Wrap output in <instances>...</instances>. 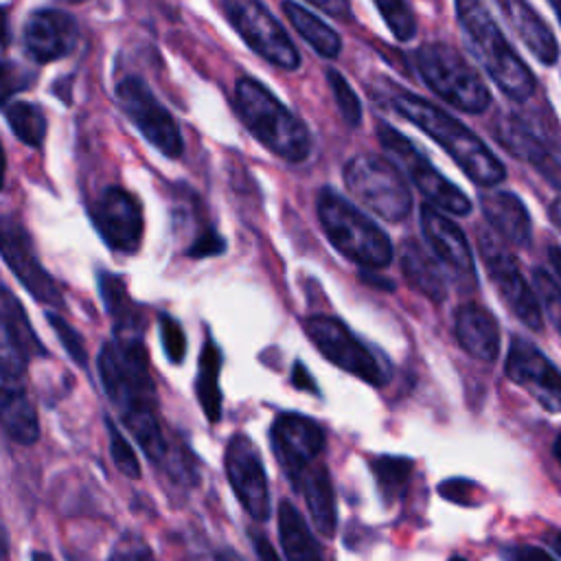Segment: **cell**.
Wrapping results in <instances>:
<instances>
[{"instance_id": "cell-51", "label": "cell", "mask_w": 561, "mask_h": 561, "mask_svg": "<svg viewBox=\"0 0 561 561\" xmlns=\"http://www.w3.org/2000/svg\"><path fill=\"white\" fill-rule=\"evenodd\" d=\"M550 219H552V224L561 230V195L552 202V206H550Z\"/></svg>"}, {"instance_id": "cell-48", "label": "cell", "mask_w": 561, "mask_h": 561, "mask_svg": "<svg viewBox=\"0 0 561 561\" xmlns=\"http://www.w3.org/2000/svg\"><path fill=\"white\" fill-rule=\"evenodd\" d=\"M362 280L368 283V285H373V287H377V289H383V291H392V289H394L392 280L381 278V276H377L375 272H362Z\"/></svg>"}, {"instance_id": "cell-9", "label": "cell", "mask_w": 561, "mask_h": 561, "mask_svg": "<svg viewBox=\"0 0 561 561\" xmlns=\"http://www.w3.org/2000/svg\"><path fill=\"white\" fill-rule=\"evenodd\" d=\"M377 138L386 153L390 156V162L397 164V169L405 171V175L412 180V184L432 202V206L451 213V215H469L471 202L469 197L449 182L419 149L416 145L397 131L394 127L381 123L377 125Z\"/></svg>"}, {"instance_id": "cell-4", "label": "cell", "mask_w": 561, "mask_h": 561, "mask_svg": "<svg viewBox=\"0 0 561 561\" xmlns=\"http://www.w3.org/2000/svg\"><path fill=\"white\" fill-rule=\"evenodd\" d=\"M237 112L250 134L287 162H302L311 153V134L263 83L241 77L234 85Z\"/></svg>"}, {"instance_id": "cell-25", "label": "cell", "mask_w": 561, "mask_h": 561, "mask_svg": "<svg viewBox=\"0 0 561 561\" xmlns=\"http://www.w3.org/2000/svg\"><path fill=\"white\" fill-rule=\"evenodd\" d=\"M99 291L103 305L114 322V337L125 342H140L142 340V316L138 305L125 289V283L110 272L99 274Z\"/></svg>"}, {"instance_id": "cell-53", "label": "cell", "mask_w": 561, "mask_h": 561, "mask_svg": "<svg viewBox=\"0 0 561 561\" xmlns=\"http://www.w3.org/2000/svg\"><path fill=\"white\" fill-rule=\"evenodd\" d=\"M548 541H550V546H552V550L561 557V533H557V535H550L548 537Z\"/></svg>"}, {"instance_id": "cell-37", "label": "cell", "mask_w": 561, "mask_h": 561, "mask_svg": "<svg viewBox=\"0 0 561 561\" xmlns=\"http://www.w3.org/2000/svg\"><path fill=\"white\" fill-rule=\"evenodd\" d=\"M533 283H535V294L539 296V300L543 302L552 324L557 327V331L561 333V285L557 283V278L552 274H548L543 267H537L533 272Z\"/></svg>"}, {"instance_id": "cell-50", "label": "cell", "mask_w": 561, "mask_h": 561, "mask_svg": "<svg viewBox=\"0 0 561 561\" xmlns=\"http://www.w3.org/2000/svg\"><path fill=\"white\" fill-rule=\"evenodd\" d=\"M9 42V28H7V11L0 9V48H4Z\"/></svg>"}, {"instance_id": "cell-39", "label": "cell", "mask_w": 561, "mask_h": 561, "mask_svg": "<svg viewBox=\"0 0 561 561\" xmlns=\"http://www.w3.org/2000/svg\"><path fill=\"white\" fill-rule=\"evenodd\" d=\"M46 318H48L53 331L57 333L61 346H64L66 353L70 355V359H75V364H79V366H85L88 353H85V344H83L81 335L77 333V329L70 327V324H68L61 316H57V313H48Z\"/></svg>"}, {"instance_id": "cell-18", "label": "cell", "mask_w": 561, "mask_h": 561, "mask_svg": "<svg viewBox=\"0 0 561 561\" xmlns=\"http://www.w3.org/2000/svg\"><path fill=\"white\" fill-rule=\"evenodd\" d=\"M274 456L283 473L294 482L324 449V430L311 416L298 412L278 414L270 430Z\"/></svg>"}, {"instance_id": "cell-11", "label": "cell", "mask_w": 561, "mask_h": 561, "mask_svg": "<svg viewBox=\"0 0 561 561\" xmlns=\"http://www.w3.org/2000/svg\"><path fill=\"white\" fill-rule=\"evenodd\" d=\"M305 333L309 335L313 346L337 368L351 373L353 377H359L370 386L386 383V375L377 357L353 335V331L340 318L324 313L309 316L305 320Z\"/></svg>"}, {"instance_id": "cell-58", "label": "cell", "mask_w": 561, "mask_h": 561, "mask_svg": "<svg viewBox=\"0 0 561 561\" xmlns=\"http://www.w3.org/2000/svg\"><path fill=\"white\" fill-rule=\"evenodd\" d=\"M548 2L552 4L554 13H557V18H559V24H561V0H548Z\"/></svg>"}, {"instance_id": "cell-31", "label": "cell", "mask_w": 561, "mask_h": 561, "mask_svg": "<svg viewBox=\"0 0 561 561\" xmlns=\"http://www.w3.org/2000/svg\"><path fill=\"white\" fill-rule=\"evenodd\" d=\"M414 462L405 456H377L370 460V471L377 484V491L386 504L403 497Z\"/></svg>"}, {"instance_id": "cell-32", "label": "cell", "mask_w": 561, "mask_h": 561, "mask_svg": "<svg viewBox=\"0 0 561 561\" xmlns=\"http://www.w3.org/2000/svg\"><path fill=\"white\" fill-rule=\"evenodd\" d=\"M0 322L18 337V342L24 346V351L28 353V357L33 359L35 355H46L44 344L39 342L37 333L33 331L24 307L20 305V300L0 285Z\"/></svg>"}, {"instance_id": "cell-43", "label": "cell", "mask_w": 561, "mask_h": 561, "mask_svg": "<svg viewBox=\"0 0 561 561\" xmlns=\"http://www.w3.org/2000/svg\"><path fill=\"white\" fill-rule=\"evenodd\" d=\"M226 248L224 239L215 230H204L188 248V256L193 259H204V256H215L221 254Z\"/></svg>"}, {"instance_id": "cell-29", "label": "cell", "mask_w": 561, "mask_h": 561, "mask_svg": "<svg viewBox=\"0 0 561 561\" xmlns=\"http://www.w3.org/2000/svg\"><path fill=\"white\" fill-rule=\"evenodd\" d=\"M283 13L287 15L289 24L296 28V33L322 57H337L340 48H342V39L340 35L327 24L322 22L318 15H313L311 11H307L305 7L296 4L294 0H285L283 2Z\"/></svg>"}, {"instance_id": "cell-30", "label": "cell", "mask_w": 561, "mask_h": 561, "mask_svg": "<svg viewBox=\"0 0 561 561\" xmlns=\"http://www.w3.org/2000/svg\"><path fill=\"white\" fill-rule=\"evenodd\" d=\"M219 370H221V351L217 348L213 337H206L204 348L199 353V362H197L195 392H197V401L210 423H217L221 419Z\"/></svg>"}, {"instance_id": "cell-1", "label": "cell", "mask_w": 561, "mask_h": 561, "mask_svg": "<svg viewBox=\"0 0 561 561\" xmlns=\"http://www.w3.org/2000/svg\"><path fill=\"white\" fill-rule=\"evenodd\" d=\"M103 388L123 425L153 462H167L169 445L158 421L156 383L149 373L147 351L140 342L110 340L96 357Z\"/></svg>"}, {"instance_id": "cell-28", "label": "cell", "mask_w": 561, "mask_h": 561, "mask_svg": "<svg viewBox=\"0 0 561 561\" xmlns=\"http://www.w3.org/2000/svg\"><path fill=\"white\" fill-rule=\"evenodd\" d=\"M500 142L522 160L530 162L552 186L561 191V164L548 153V149L522 125L511 123L502 134Z\"/></svg>"}, {"instance_id": "cell-54", "label": "cell", "mask_w": 561, "mask_h": 561, "mask_svg": "<svg viewBox=\"0 0 561 561\" xmlns=\"http://www.w3.org/2000/svg\"><path fill=\"white\" fill-rule=\"evenodd\" d=\"M552 454H554L557 462L561 465V432L557 434V438H554V443H552Z\"/></svg>"}, {"instance_id": "cell-13", "label": "cell", "mask_w": 561, "mask_h": 561, "mask_svg": "<svg viewBox=\"0 0 561 561\" xmlns=\"http://www.w3.org/2000/svg\"><path fill=\"white\" fill-rule=\"evenodd\" d=\"M0 256L24 289L46 307H61V289L46 272L24 224L13 215H0Z\"/></svg>"}, {"instance_id": "cell-15", "label": "cell", "mask_w": 561, "mask_h": 561, "mask_svg": "<svg viewBox=\"0 0 561 561\" xmlns=\"http://www.w3.org/2000/svg\"><path fill=\"white\" fill-rule=\"evenodd\" d=\"M224 467L232 493L237 495L243 511L256 519L265 522L272 513L270 486L263 467V458L256 445L245 434H234L224 454Z\"/></svg>"}, {"instance_id": "cell-34", "label": "cell", "mask_w": 561, "mask_h": 561, "mask_svg": "<svg viewBox=\"0 0 561 561\" xmlns=\"http://www.w3.org/2000/svg\"><path fill=\"white\" fill-rule=\"evenodd\" d=\"M377 11L381 13L386 26L390 28V33L401 39L408 42L414 37L416 33V20L412 9L408 7L405 0H373Z\"/></svg>"}, {"instance_id": "cell-22", "label": "cell", "mask_w": 561, "mask_h": 561, "mask_svg": "<svg viewBox=\"0 0 561 561\" xmlns=\"http://www.w3.org/2000/svg\"><path fill=\"white\" fill-rule=\"evenodd\" d=\"M500 9L504 22L524 42V46L543 64L552 66L557 61V39L548 24L537 15V11L526 0H493Z\"/></svg>"}, {"instance_id": "cell-46", "label": "cell", "mask_w": 561, "mask_h": 561, "mask_svg": "<svg viewBox=\"0 0 561 561\" xmlns=\"http://www.w3.org/2000/svg\"><path fill=\"white\" fill-rule=\"evenodd\" d=\"M291 383L300 390H309L313 394H318V386L311 377V373L300 364V362H294V368H291Z\"/></svg>"}, {"instance_id": "cell-38", "label": "cell", "mask_w": 561, "mask_h": 561, "mask_svg": "<svg viewBox=\"0 0 561 561\" xmlns=\"http://www.w3.org/2000/svg\"><path fill=\"white\" fill-rule=\"evenodd\" d=\"M158 331H160V342L164 348V355L169 357L171 364H180L186 355V335L175 318L169 313L158 316Z\"/></svg>"}, {"instance_id": "cell-45", "label": "cell", "mask_w": 561, "mask_h": 561, "mask_svg": "<svg viewBox=\"0 0 561 561\" xmlns=\"http://www.w3.org/2000/svg\"><path fill=\"white\" fill-rule=\"evenodd\" d=\"M307 2H311L313 7H318L320 11H324L331 18H337V20L351 18V2L348 0H307Z\"/></svg>"}, {"instance_id": "cell-7", "label": "cell", "mask_w": 561, "mask_h": 561, "mask_svg": "<svg viewBox=\"0 0 561 561\" xmlns=\"http://www.w3.org/2000/svg\"><path fill=\"white\" fill-rule=\"evenodd\" d=\"M28 359L18 337L0 322V427L22 445L39 438V421L26 386Z\"/></svg>"}, {"instance_id": "cell-20", "label": "cell", "mask_w": 561, "mask_h": 561, "mask_svg": "<svg viewBox=\"0 0 561 561\" xmlns=\"http://www.w3.org/2000/svg\"><path fill=\"white\" fill-rule=\"evenodd\" d=\"M421 230L430 250L438 256L440 263H445L460 276H476V263L467 237L451 219H447L445 213H440L436 206L423 204Z\"/></svg>"}, {"instance_id": "cell-49", "label": "cell", "mask_w": 561, "mask_h": 561, "mask_svg": "<svg viewBox=\"0 0 561 561\" xmlns=\"http://www.w3.org/2000/svg\"><path fill=\"white\" fill-rule=\"evenodd\" d=\"M548 259H550V265H552L557 278L561 280V248L559 245H550L548 248Z\"/></svg>"}, {"instance_id": "cell-17", "label": "cell", "mask_w": 561, "mask_h": 561, "mask_svg": "<svg viewBox=\"0 0 561 561\" xmlns=\"http://www.w3.org/2000/svg\"><path fill=\"white\" fill-rule=\"evenodd\" d=\"M92 224L103 241L123 254H134L142 243V208L140 202L123 186H107L92 204Z\"/></svg>"}, {"instance_id": "cell-33", "label": "cell", "mask_w": 561, "mask_h": 561, "mask_svg": "<svg viewBox=\"0 0 561 561\" xmlns=\"http://www.w3.org/2000/svg\"><path fill=\"white\" fill-rule=\"evenodd\" d=\"M7 123L11 131L28 147H39L46 136V116L39 105L15 101L4 107Z\"/></svg>"}, {"instance_id": "cell-12", "label": "cell", "mask_w": 561, "mask_h": 561, "mask_svg": "<svg viewBox=\"0 0 561 561\" xmlns=\"http://www.w3.org/2000/svg\"><path fill=\"white\" fill-rule=\"evenodd\" d=\"M116 101L136 129L167 158H180L184 151L178 121L171 112L151 94L147 83L136 77H127L116 88Z\"/></svg>"}, {"instance_id": "cell-10", "label": "cell", "mask_w": 561, "mask_h": 561, "mask_svg": "<svg viewBox=\"0 0 561 561\" xmlns=\"http://www.w3.org/2000/svg\"><path fill=\"white\" fill-rule=\"evenodd\" d=\"M224 9L234 31L259 57L283 70L300 66V55L287 31L261 0H224Z\"/></svg>"}, {"instance_id": "cell-44", "label": "cell", "mask_w": 561, "mask_h": 561, "mask_svg": "<svg viewBox=\"0 0 561 561\" xmlns=\"http://www.w3.org/2000/svg\"><path fill=\"white\" fill-rule=\"evenodd\" d=\"M504 559L506 561H554L546 550L537 546H511L504 548Z\"/></svg>"}, {"instance_id": "cell-55", "label": "cell", "mask_w": 561, "mask_h": 561, "mask_svg": "<svg viewBox=\"0 0 561 561\" xmlns=\"http://www.w3.org/2000/svg\"><path fill=\"white\" fill-rule=\"evenodd\" d=\"M4 171H7V158H4V149L0 145V188L4 184Z\"/></svg>"}, {"instance_id": "cell-8", "label": "cell", "mask_w": 561, "mask_h": 561, "mask_svg": "<svg viewBox=\"0 0 561 561\" xmlns=\"http://www.w3.org/2000/svg\"><path fill=\"white\" fill-rule=\"evenodd\" d=\"M344 184L362 206L386 221H401L410 215V186L388 158L373 153L351 158L344 164Z\"/></svg>"}, {"instance_id": "cell-19", "label": "cell", "mask_w": 561, "mask_h": 561, "mask_svg": "<svg viewBox=\"0 0 561 561\" xmlns=\"http://www.w3.org/2000/svg\"><path fill=\"white\" fill-rule=\"evenodd\" d=\"M79 37L75 18L59 9H37L24 24V48L31 59L48 64L66 57Z\"/></svg>"}, {"instance_id": "cell-35", "label": "cell", "mask_w": 561, "mask_h": 561, "mask_svg": "<svg viewBox=\"0 0 561 561\" xmlns=\"http://www.w3.org/2000/svg\"><path fill=\"white\" fill-rule=\"evenodd\" d=\"M105 425H107V438H110V454H112V460L116 465V469L131 478V480H138L140 478V462H138V456L136 451L131 449L129 440L123 436V430L107 416L105 419Z\"/></svg>"}, {"instance_id": "cell-60", "label": "cell", "mask_w": 561, "mask_h": 561, "mask_svg": "<svg viewBox=\"0 0 561 561\" xmlns=\"http://www.w3.org/2000/svg\"><path fill=\"white\" fill-rule=\"evenodd\" d=\"M64 2H85V0H64Z\"/></svg>"}, {"instance_id": "cell-41", "label": "cell", "mask_w": 561, "mask_h": 561, "mask_svg": "<svg viewBox=\"0 0 561 561\" xmlns=\"http://www.w3.org/2000/svg\"><path fill=\"white\" fill-rule=\"evenodd\" d=\"M28 83H31V75L0 55V105H7V101L15 92L24 90Z\"/></svg>"}, {"instance_id": "cell-21", "label": "cell", "mask_w": 561, "mask_h": 561, "mask_svg": "<svg viewBox=\"0 0 561 561\" xmlns=\"http://www.w3.org/2000/svg\"><path fill=\"white\" fill-rule=\"evenodd\" d=\"M456 340L462 351H467L473 359L493 364L500 355V327L493 313L480 305L467 302L456 311L454 324Z\"/></svg>"}, {"instance_id": "cell-26", "label": "cell", "mask_w": 561, "mask_h": 561, "mask_svg": "<svg viewBox=\"0 0 561 561\" xmlns=\"http://www.w3.org/2000/svg\"><path fill=\"white\" fill-rule=\"evenodd\" d=\"M399 263L405 280L427 300L440 305L447 296L445 278L436 265V261L421 248L419 241L405 239L399 248Z\"/></svg>"}, {"instance_id": "cell-27", "label": "cell", "mask_w": 561, "mask_h": 561, "mask_svg": "<svg viewBox=\"0 0 561 561\" xmlns=\"http://www.w3.org/2000/svg\"><path fill=\"white\" fill-rule=\"evenodd\" d=\"M278 539L287 561H324L316 537L289 500L278 504Z\"/></svg>"}, {"instance_id": "cell-23", "label": "cell", "mask_w": 561, "mask_h": 561, "mask_svg": "<svg viewBox=\"0 0 561 561\" xmlns=\"http://www.w3.org/2000/svg\"><path fill=\"white\" fill-rule=\"evenodd\" d=\"M291 484L302 495L316 530L324 537H333L337 528V508L329 469L324 465H309Z\"/></svg>"}, {"instance_id": "cell-36", "label": "cell", "mask_w": 561, "mask_h": 561, "mask_svg": "<svg viewBox=\"0 0 561 561\" xmlns=\"http://www.w3.org/2000/svg\"><path fill=\"white\" fill-rule=\"evenodd\" d=\"M327 81L331 85V92L335 96V103L340 107L342 118L351 125L357 127L362 123V103L357 99V94L353 92V88L348 85V81L333 68L327 70Z\"/></svg>"}, {"instance_id": "cell-6", "label": "cell", "mask_w": 561, "mask_h": 561, "mask_svg": "<svg viewBox=\"0 0 561 561\" xmlns=\"http://www.w3.org/2000/svg\"><path fill=\"white\" fill-rule=\"evenodd\" d=\"M414 64L421 79L445 103L467 114H480L491 105V92L480 72L449 44L430 42L416 48Z\"/></svg>"}, {"instance_id": "cell-2", "label": "cell", "mask_w": 561, "mask_h": 561, "mask_svg": "<svg viewBox=\"0 0 561 561\" xmlns=\"http://www.w3.org/2000/svg\"><path fill=\"white\" fill-rule=\"evenodd\" d=\"M392 110L434 138L451 160L480 186H495L506 178L504 164L495 153L458 118L416 94H394Z\"/></svg>"}, {"instance_id": "cell-59", "label": "cell", "mask_w": 561, "mask_h": 561, "mask_svg": "<svg viewBox=\"0 0 561 561\" xmlns=\"http://www.w3.org/2000/svg\"><path fill=\"white\" fill-rule=\"evenodd\" d=\"M449 561H467V559H462V557H451Z\"/></svg>"}, {"instance_id": "cell-3", "label": "cell", "mask_w": 561, "mask_h": 561, "mask_svg": "<svg viewBox=\"0 0 561 561\" xmlns=\"http://www.w3.org/2000/svg\"><path fill=\"white\" fill-rule=\"evenodd\" d=\"M458 26L467 48L493 79V83L513 101H526L535 92V77L526 61L504 37L482 0H456Z\"/></svg>"}, {"instance_id": "cell-47", "label": "cell", "mask_w": 561, "mask_h": 561, "mask_svg": "<svg viewBox=\"0 0 561 561\" xmlns=\"http://www.w3.org/2000/svg\"><path fill=\"white\" fill-rule=\"evenodd\" d=\"M252 546H254V552H256L259 561H280L278 552L272 548V543L261 533L252 535Z\"/></svg>"}, {"instance_id": "cell-16", "label": "cell", "mask_w": 561, "mask_h": 561, "mask_svg": "<svg viewBox=\"0 0 561 561\" xmlns=\"http://www.w3.org/2000/svg\"><path fill=\"white\" fill-rule=\"evenodd\" d=\"M506 377L524 388L543 410L561 412V370L526 337H513L504 362Z\"/></svg>"}, {"instance_id": "cell-40", "label": "cell", "mask_w": 561, "mask_h": 561, "mask_svg": "<svg viewBox=\"0 0 561 561\" xmlns=\"http://www.w3.org/2000/svg\"><path fill=\"white\" fill-rule=\"evenodd\" d=\"M107 561H156V557L140 535L125 533L116 539Z\"/></svg>"}, {"instance_id": "cell-56", "label": "cell", "mask_w": 561, "mask_h": 561, "mask_svg": "<svg viewBox=\"0 0 561 561\" xmlns=\"http://www.w3.org/2000/svg\"><path fill=\"white\" fill-rule=\"evenodd\" d=\"M7 557V535H4V528L0 526V561H4Z\"/></svg>"}, {"instance_id": "cell-52", "label": "cell", "mask_w": 561, "mask_h": 561, "mask_svg": "<svg viewBox=\"0 0 561 561\" xmlns=\"http://www.w3.org/2000/svg\"><path fill=\"white\" fill-rule=\"evenodd\" d=\"M217 561H243L234 550H230V548H226V550H221L219 554H217Z\"/></svg>"}, {"instance_id": "cell-14", "label": "cell", "mask_w": 561, "mask_h": 561, "mask_svg": "<svg viewBox=\"0 0 561 561\" xmlns=\"http://www.w3.org/2000/svg\"><path fill=\"white\" fill-rule=\"evenodd\" d=\"M480 252L489 272V278L497 287V294L511 309V313L530 331L543 329V313L537 294L519 272L517 261L504 250L491 234H480Z\"/></svg>"}, {"instance_id": "cell-24", "label": "cell", "mask_w": 561, "mask_h": 561, "mask_svg": "<svg viewBox=\"0 0 561 561\" xmlns=\"http://www.w3.org/2000/svg\"><path fill=\"white\" fill-rule=\"evenodd\" d=\"M482 215L489 226L513 245H528L533 226L524 202L508 191H491L480 195Z\"/></svg>"}, {"instance_id": "cell-5", "label": "cell", "mask_w": 561, "mask_h": 561, "mask_svg": "<svg viewBox=\"0 0 561 561\" xmlns=\"http://www.w3.org/2000/svg\"><path fill=\"white\" fill-rule=\"evenodd\" d=\"M316 210L327 239L348 261L364 270L390 265L392 243L388 234L346 197L333 188H322Z\"/></svg>"}, {"instance_id": "cell-57", "label": "cell", "mask_w": 561, "mask_h": 561, "mask_svg": "<svg viewBox=\"0 0 561 561\" xmlns=\"http://www.w3.org/2000/svg\"><path fill=\"white\" fill-rule=\"evenodd\" d=\"M31 561H55L48 552H42V550H35L33 554H31Z\"/></svg>"}, {"instance_id": "cell-42", "label": "cell", "mask_w": 561, "mask_h": 561, "mask_svg": "<svg viewBox=\"0 0 561 561\" xmlns=\"http://www.w3.org/2000/svg\"><path fill=\"white\" fill-rule=\"evenodd\" d=\"M478 486L476 482L471 480H465V478H449V480H443L438 484V493L449 500V502H456V504H462V506H476L478 500Z\"/></svg>"}]
</instances>
